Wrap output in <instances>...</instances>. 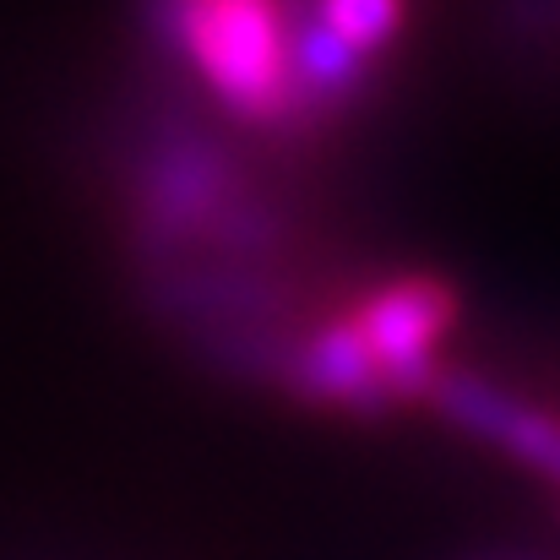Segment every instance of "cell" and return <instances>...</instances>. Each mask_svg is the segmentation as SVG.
<instances>
[{"label":"cell","mask_w":560,"mask_h":560,"mask_svg":"<svg viewBox=\"0 0 560 560\" xmlns=\"http://www.w3.org/2000/svg\"><path fill=\"white\" fill-rule=\"evenodd\" d=\"M153 22L229 115L250 126L294 120L289 0H153Z\"/></svg>","instance_id":"cell-1"},{"label":"cell","mask_w":560,"mask_h":560,"mask_svg":"<svg viewBox=\"0 0 560 560\" xmlns=\"http://www.w3.org/2000/svg\"><path fill=\"white\" fill-rule=\"evenodd\" d=\"M142 229L159 256L190 240H212L229 250H261L272 240V218L250 190H240L234 164L218 142L164 131L142 164Z\"/></svg>","instance_id":"cell-2"},{"label":"cell","mask_w":560,"mask_h":560,"mask_svg":"<svg viewBox=\"0 0 560 560\" xmlns=\"http://www.w3.org/2000/svg\"><path fill=\"white\" fill-rule=\"evenodd\" d=\"M360 349L381 375L386 397H430L441 381V343L457 322V300L430 272H402L392 283L371 289L349 311Z\"/></svg>","instance_id":"cell-3"},{"label":"cell","mask_w":560,"mask_h":560,"mask_svg":"<svg viewBox=\"0 0 560 560\" xmlns=\"http://www.w3.org/2000/svg\"><path fill=\"white\" fill-rule=\"evenodd\" d=\"M430 397L441 402V413H446L457 430L479 435L485 446L506 452L512 463H523V468H534L539 479L560 485V413L528 402V397H517V392L501 386V381H485V375H468V371L441 375Z\"/></svg>","instance_id":"cell-4"},{"label":"cell","mask_w":560,"mask_h":560,"mask_svg":"<svg viewBox=\"0 0 560 560\" xmlns=\"http://www.w3.org/2000/svg\"><path fill=\"white\" fill-rule=\"evenodd\" d=\"M528 11L539 16V27H550L560 38V0H528Z\"/></svg>","instance_id":"cell-5"}]
</instances>
